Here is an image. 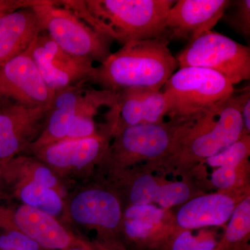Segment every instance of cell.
<instances>
[{"instance_id":"cell-26","label":"cell","mask_w":250,"mask_h":250,"mask_svg":"<svg viewBox=\"0 0 250 250\" xmlns=\"http://www.w3.org/2000/svg\"><path fill=\"white\" fill-rule=\"evenodd\" d=\"M165 211L152 205H132L125 211L126 219L143 220L158 224L162 220Z\"/></svg>"},{"instance_id":"cell-10","label":"cell","mask_w":250,"mask_h":250,"mask_svg":"<svg viewBox=\"0 0 250 250\" xmlns=\"http://www.w3.org/2000/svg\"><path fill=\"white\" fill-rule=\"evenodd\" d=\"M232 1L229 0H178L168 11L166 28L168 39L189 42L211 31Z\"/></svg>"},{"instance_id":"cell-27","label":"cell","mask_w":250,"mask_h":250,"mask_svg":"<svg viewBox=\"0 0 250 250\" xmlns=\"http://www.w3.org/2000/svg\"><path fill=\"white\" fill-rule=\"evenodd\" d=\"M155 224L139 220L126 219L125 223V232L133 239L147 240L150 236Z\"/></svg>"},{"instance_id":"cell-5","label":"cell","mask_w":250,"mask_h":250,"mask_svg":"<svg viewBox=\"0 0 250 250\" xmlns=\"http://www.w3.org/2000/svg\"><path fill=\"white\" fill-rule=\"evenodd\" d=\"M42 31L67 54L88 62H104L109 57L113 42L94 30L59 0H42L33 6Z\"/></svg>"},{"instance_id":"cell-7","label":"cell","mask_w":250,"mask_h":250,"mask_svg":"<svg viewBox=\"0 0 250 250\" xmlns=\"http://www.w3.org/2000/svg\"><path fill=\"white\" fill-rule=\"evenodd\" d=\"M195 119L127 126L114 134L116 141L104 154L119 161L165 159L177 147Z\"/></svg>"},{"instance_id":"cell-32","label":"cell","mask_w":250,"mask_h":250,"mask_svg":"<svg viewBox=\"0 0 250 250\" xmlns=\"http://www.w3.org/2000/svg\"><path fill=\"white\" fill-rule=\"evenodd\" d=\"M67 250H85L82 249V248H70V249H67Z\"/></svg>"},{"instance_id":"cell-15","label":"cell","mask_w":250,"mask_h":250,"mask_svg":"<svg viewBox=\"0 0 250 250\" xmlns=\"http://www.w3.org/2000/svg\"><path fill=\"white\" fill-rule=\"evenodd\" d=\"M107 136L63 139L37 149L49 164L59 168H82L92 164L107 149Z\"/></svg>"},{"instance_id":"cell-16","label":"cell","mask_w":250,"mask_h":250,"mask_svg":"<svg viewBox=\"0 0 250 250\" xmlns=\"http://www.w3.org/2000/svg\"><path fill=\"white\" fill-rule=\"evenodd\" d=\"M72 218L80 224L113 229L121 222V205L111 192L90 189L78 194L70 205Z\"/></svg>"},{"instance_id":"cell-31","label":"cell","mask_w":250,"mask_h":250,"mask_svg":"<svg viewBox=\"0 0 250 250\" xmlns=\"http://www.w3.org/2000/svg\"><path fill=\"white\" fill-rule=\"evenodd\" d=\"M34 182L43 187L53 189L57 185V179L48 167L39 166L34 174Z\"/></svg>"},{"instance_id":"cell-23","label":"cell","mask_w":250,"mask_h":250,"mask_svg":"<svg viewBox=\"0 0 250 250\" xmlns=\"http://www.w3.org/2000/svg\"><path fill=\"white\" fill-rule=\"evenodd\" d=\"M250 154V136L244 134L236 142L222 152L206 159L208 166L214 167L237 169L246 160Z\"/></svg>"},{"instance_id":"cell-30","label":"cell","mask_w":250,"mask_h":250,"mask_svg":"<svg viewBox=\"0 0 250 250\" xmlns=\"http://www.w3.org/2000/svg\"><path fill=\"white\" fill-rule=\"evenodd\" d=\"M42 0H0V18L22 8L32 7Z\"/></svg>"},{"instance_id":"cell-14","label":"cell","mask_w":250,"mask_h":250,"mask_svg":"<svg viewBox=\"0 0 250 250\" xmlns=\"http://www.w3.org/2000/svg\"><path fill=\"white\" fill-rule=\"evenodd\" d=\"M32 7L22 8L0 18V66L25 52L43 32Z\"/></svg>"},{"instance_id":"cell-8","label":"cell","mask_w":250,"mask_h":250,"mask_svg":"<svg viewBox=\"0 0 250 250\" xmlns=\"http://www.w3.org/2000/svg\"><path fill=\"white\" fill-rule=\"evenodd\" d=\"M30 51L41 76L54 92L87 82L93 74V62L67 54L47 34L38 36Z\"/></svg>"},{"instance_id":"cell-12","label":"cell","mask_w":250,"mask_h":250,"mask_svg":"<svg viewBox=\"0 0 250 250\" xmlns=\"http://www.w3.org/2000/svg\"><path fill=\"white\" fill-rule=\"evenodd\" d=\"M118 94V121L113 134L127 126L164 122L167 104L162 90L131 88Z\"/></svg>"},{"instance_id":"cell-1","label":"cell","mask_w":250,"mask_h":250,"mask_svg":"<svg viewBox=\"0 0 250 250\" xmlns=\"http://www.w3.org/2000/svg\"><path fill=\"white\" fill-rule=\"evenodd\" d=\"M174 0H59L94 30L112 41L167 36L166 20ZM168 37V36H167Z\"/></svg>"},{"instance_id":"cell-36","label":"cell","mask_w":250,"mask_h":250,"mask_svg":"<svg viewBox=\"0 0 250 250\" xmlns=\"http://www.w3.org/2000/svg\"><path fill=\"white\" fill-rule=\"evenodd\" d=\"M244 250H248V248H246V249H245Z\"/></svg>"},{"instance_id":"cell-22","label":"cell","mask_w":250,"mask_h":250,"mask_svg":"<svg viewBox=\"0 0 250 250\" xmlns=\"http://www.w3.org/2000/svg\"><path fill=\"white\" fill-rule=\"evenodd\" d=\"M21 197L25 205L52 215L62 211V199L55 190L36 183L33 181L22 188Z\"/></svg>"},{"instance_id":"cell-18","label":"cell","mask_w":250,"mask_h":250,"mask_svg":"<svg viewBox=\"0 0 250 250\" xmlns=\"http://www.w3.org/2000/svg\"><path fill=\"white\" fill-rule=\"evenodd\" d=\"M85 83L81 82L56 92L46 116L43 130L31 145L34 149L37 150L46 145L65 139Z\"/></svg>"},{"instance_id":"cell-3","label":"cell","mask_w":250,"mask_h":250,"mask_svg":"<svg viewBox=\"0 0 250 250\" xmlns=\"http://www.w3.org/2000/svg\"><path fill=\"white\" fill-rule=\"evenodd\" d=\"M170 120H191L228 100L231 82L218 72L197 67L179 68L163 86Z\"/></svg>"},{"instance_id":"cell-33","label":"cell","mask_w":250,"mask_h":250,"mask_svg":"<svg viewBox=\"0 0 250 250\" xmlns=\"http://www.w3.org/2000/svg\"><path fill=\"white\" fill-rule=\"evenodd\" d=\"M4 99V97L2 96V95H1V93H0V100H3Z\"/></svg>"},{"instance_id":"cell-21","label":"cell","mask_w":250,"mask_h":250,"mask_svg":"<svg viewBox=\"0 0 250 250\" xmlns=\"http://www.w3.org/2000/svg\"><path fill=\"white\" fill-rule=\"evenodd\" d=\"M225 236L215 250H244L250 231V198L248 196L235 207Z\"/></svg>"},{"instance_id":"cell-17","label":"cell","mask_w":250,"mask_h":250,"mask_svg":"<svg viewBox=\"0 0 250 250\" xmlns=\"http://www.w3.org/2000/svg\"><path fill=\"white\" fill-rule=\"evenodd\" d=\"M235 207L233 198L225 194L202 195L182 206L176 221L184 230L220 226L229 220Z\"/></svg>"},{"instance_id":"cell-35","label":"cell","mask_w":250,"mask_h":250,"mask_svg":"<svg viewBox=\"0 0 250 250\" xmlns=\"http://www.w3.org/2000/svg\"><path fill=\"white\" fill-rule=\"evenodd\" d=\"M0 177H1V172H0Z\"/></svg>"},{"instance_id":"cell-24","label":"cell","mask_w":250,"mask_h":250,"mask_svg":"<svg viewBox=\"0 0 250 250\" xmlns=\"http://www.w3.org/2000/svg\"><path fill=\"white\" fill-rule=\"evenodd\" d=\"M236 8L231 15H227L225 21L238 34L249 37L250 35V1L240 0L235 1Z\"/></svg>"},{"instance_id":"cell-9","label":"cell","mask_w":250,"mask_h":250,"mask_svg":"<svg viewBox=\"0 0 250 250\" xmlns=\"http://www.w3.org/2000/svg\"><path fill=\"white\" fill-rule=\"evenodd\" d=\"M55 93L41 76L30 47L0 66V93L4 98L27 107H41L50 105Z\"/></svg>"},{"instance_id":"cell-28","label":"cell","mask_w":250,"mask_h":250,"mask_svg":"<svg viewBox=\"0 0 250 250\" xmlns=\"http://www.w3.org/2000/svg\"><path fill=\"white\" fill-rule=\"evenodd\" d=\"M236 169L218 167L211 174L210 181L214 187L220 189H228L236 183Z\"/></svg>"},{"instance_id":"cell-4","label":"cell","mask_w":250,"mask_h":250,"mask_svg":"<svg viewBox=\"0 0 250 250\" xmlns=\"http://www.w3.org/2000/svg\"><path fill=\"white\" fill-rule=\"evenodd\" d=\"M246 134L238 95L198 117L170 155L164 159L192 162L222 152Z\"/></svg>"},{"instance_id":"cell-29","label":"cell","mask_w":250,"mask_h":250,"mask_svg":"<svg viewBox=\"0 0 250 250\" xmlns=\"http://www.w3.org/2000/svg\"><path fill=\"white\" fill-rule=\"evenodd\" d=\"M239 99L240 113L243 121L245 134L250 132V86L246 87L243 93L238 95Z\"/></svg>"},{"instance_id":"cell-34","label":"cell","mask_w":250,"mask_h":250,"mask_svg":"<svg viewBox=\"0 0 250 250\" xmlns=\"http://www.w3.org/2000/svg\"><path fill=\"white\" fill-rule=\"evenodd\" d=\"M1 101H2V100H0V105H1Z\"/></svg>"},{"instance_id":"cell-6","label":"cell","mask_w":250,"mask_h":250,"mask_svg":"<svg viewBox=\"0 0 250 250\" xmlns=\"http://www.w3.org/2000/svg\"><path fill=\"white\" fill-rule=\"evenodd\" d=\"M178 68L209 69L233 85L250 79V49L216 31L204 33L176 57Z\"/></svg>"},{"instance_id":"cell-19","label":"cell","mask_w":250,"mask_h":250,"mask_svg":"<svg viewBox=\"0 0 250 250\" xmlns=\"http://www.w3.org/2000/svg\"><path fill=\"white\" fill-rule=\"evenodd\" d=\"M14 223L21 232L47 249L63 250L71 243L70 235L53 216L29 206L16 210Z\"/></svg>"},{"instance_id":"cell-13","label":"cell","mask_w":250,"mask_h":250,"mask_svg":"<svg viewBox=\"0 0 250 250\" xmlns=\"http://www.w3.org/2000/svg\"><path fill=\"white\" fill-rule=\"evenodd\" d=\"M118 100V92L89 88L85 85L65 139L104 136L100 135L97 130L96 118L103 116L117 124Z\"/></svg>"},{"instance_id":"cell-2","label":"cell","mask_w":250,"mask_h":250,"mask_svg":"<svg viewBox=\"0 0 250 250\" xmlns=\"http://www.w3.org/2000/svg\"><path fill=\"white\" fill-rule=\"evenodd\" d=\"M168 43L167 36L126 42L94 67L88 82L115 92L131 88L161 90L178 68Z\"/></svg>"},{"instance_id":"cell-25","label":"cell","mask_w":250,"mask_h":250,"mask_svg":"<svg viewBox=\"0 0 250 250\" xmlns=\"http://www.w3.org/2000/svg\"><path fill=\"white\" fill-rule=\"evenodd\" d=\"M40 246L21 231H11L0 236V250H39Z\"/></svg>"},{"instance_id":"cell-20","label":"cell","mask_w":250,"mask_h":250,"mask_svg":"<svg viewBox=\"0 0 250 250\" xmlns=\"http://www.w3.org/2000/svg\"><path fill=\"white\" fill-rule=\"evenodd\" d=\"M190 196V190L187 184L178 182L159 184L149 174H143L136 178L129 193L132 205L156 203L163 208L183 204Z\"/></svg>"},{"instance_id":"cell-11","label":"cell","mask_w":250,"mask_h":250,"mask_svg":"<svg viewBox=\"0 0 250 250\" xmlns=\"http://www.w3.org/2000/svg\"><path fill=\"white\" fill-rule=\"evenodd\" d=\"M49 106L30 108L15 103L0 105V161L11 159L42 133Z\"/></svg>"}]
</instances>
